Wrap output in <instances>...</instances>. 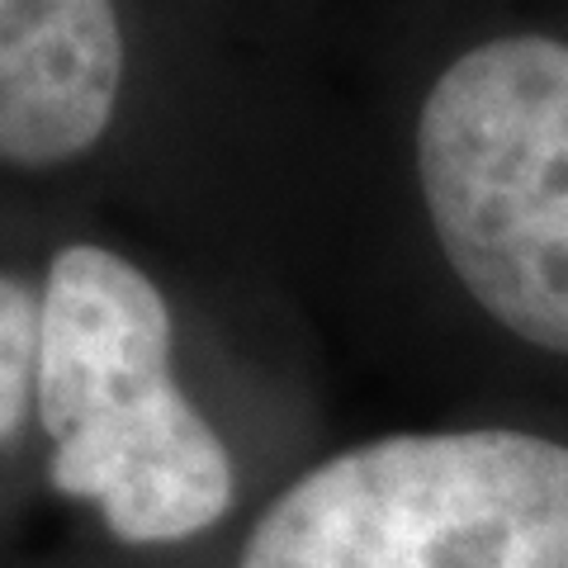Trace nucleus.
Wrapping results in <instances>:
<instances>
[{
    "mask_svg": "<svg viewBox=\"0 0 568 568\" xmlns=\"http://www.w3.org/2000/svg\"><path fill=\"white\" fill-rule=\"evenodd\" d=\"M223 568H568V440L394 432L294 474Z\"/></svg>",
    "mask_w": 568,
    "mask_h": 568,
    "instance_id": "obj_2",
    "label": "nucleus"
},
{
    "mask_svg": "<svg viewBox=\"0 0 568 568\" xmlns=\"http://www.w3.org/2000/svg\"><path fill=\"white\" fill-rule=\"evenodd\" d=\"M33 422L48 493L85 507L110 549L181 555L233 521V446L175 379V317L142 265L71 242L43 280Z\"/></svg>",
    "mask_w": 568,
    "mask_h": 568,
    "instance_id": "obj_1",
    "label": "nucleus"
},
{
    "mask_svg": "<svg viewBox=\"0 0 568 568\" xmlns=\"http://www.w3.org/2000/svg\"><path fill=\"white\" fill-rule=\"evenodd\" d=\"M43 346V298L24 280H0V446L14 450L33 413Z\"/></svg>",
    "mask_w": 568,
    "mask_h": 568,
    "instance_id": "obj_5",
    "label": "nucleus"
},
{
    "mask_svg": "<svg viewBox=\"0 0 568 568\" xmlns=\"http://www.w3.org/2000/svg\"><path fill=\"white\" fill-rule=\"evenodd\" d=\"M123 81L114 0H0V152L39 171L110 129Z\"/></svg>",
    "mask_w": 568,
    "mask_h": 568,
    "instance_id": "obj_4",
    "label": "nucleus"
},
{
    "mask_svg": "<svg viewBox=\"0 0 568 568\" xmlns=\"http://www.w3.org/2000/svg\"><path fill=\"white\" fill-rule=\"evenodd\" d=\"M417 166L465 294L568 361V48L517 33L455 58L422 104Z\"/></svg>",
    "mask_w": 568,
    "mask_h": 568,
    "instance_id": "obj_3",
    "label": "nucleus"
}]
</instances>
